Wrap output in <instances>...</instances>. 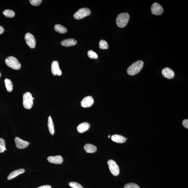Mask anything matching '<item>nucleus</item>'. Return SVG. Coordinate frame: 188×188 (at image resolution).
Returning <instances> with one entry per match:
<instances>
[{"label": "nucleus", "instance_id": "nucleus-7", "mask_svg": "<svg viewBox=\"0 0 188 188\" xmlns=\"http://www.w3.org/2000/svg\"><path fill=\"white\" fill-rule=\"evenodd\" d=\"M25 39L26 43L31 49L35 48L36 41L34 36L30 33H27L25 35Z\"/></svg>", "mask_w": 188, "mask_h": 188}, {"label": "nucleus", "instance_id": "nucleus-18", "mask_svg": "<svg viewBox=\"0 0 188 188\" xmlns=\"http://www.w3.org/2000/svg\"><path fill=\"white\" fill-rule=\"evenodd\" d=\"M84 149L86 152L90 153H94L97 150V148L95 146L89 143L85 145Z\"/></svg>", "mask_w": 188, "mask_h": 188}, {"label": "nucleus", "instance_id": "nucleus-29", "mask_svg": "<svg viewBox=\"0 0 188 188\" xmlns=\"http://www.w3.org/2000/svg\"><path fill=\"white\" fill-rule=\"evenodd\" d=\"M182 124L185 128L188 129V120L185 119L183 120L182 122Z\"/></svg>", "mask_w": 188, "mask_h": 188}, {"label": "nucleus", "instance_id": "nucleus-9", "mask_svg": "<svg viewBox=\"0 0 188 188\" xmlns=\"http://www.w3.org/2000/svg\"><path fill=\"white\" fill-rule=\"evenodd\" d=\"M16 146L19 149H24L28 147L29 143L27 141L21 139L18 137H16L15 138Z\"/></svg>", "mask_w": 188, "mask_h": 188}, {"label": "nucleus", "instance_id": "nucleus-5", "mask_svg": "<svg viewBox=\"0 0 188 188\" xmlns=\"http://www.w3.org/2000/svg\"><path fill=\"white\" fill-rule=\"evenodd\" d=\"M91 12L89 8H82L77 10L74 15V17L76 19L80 20L90 15Z\"/></svg>", "mask_w": 188, "mask_h": 188}, {"label": "nucleus", "instance_id": "nucleus-17", "mask_svg": "<svg viewBox=\"0 0 188 188\" xmlns=\"http://www.w3.org/2000/svg\"><path fill=\"white\" fill-rule=\"evenodd\" d=\"M25 172V169H19L14 171L8 175L7 179L8 180H10V179L15 178L19 175L23 174Z\"/></svg>", "mask_w": 188, "mask_h": 188}, {"label": "nucleus", "instance_id": "nucleus-31", "mask_svg": "<svg viewBox=\"0 0 188 188\" xmlns=\"http://www.w3.org/2000/svg\"><path fill=\"white\" fill-rule=\"evenodd\" d=\"M4 29L3 27L0 26V35L4 33Z\"/></svg>", "mask_w": 188, "mask_h": 188}, {"label": "nucleus", "instance_id": "nucleus-13", "mask_svg": "<svg viewBox=\"0 0 188 188\" xmlns=\"http://www.w3.org/2000/svg\"><path fill=\"white\" fill-rule=\"evenodd\" d=\"M47 159L48 161L55 164H62L63 161V158L61 155L50 156L48 157Z\"/></svg>", "mask_w": 188, "mask_h": 188}, {"label": "nucleus", "instance_id": "nucleus-21", "mask_svg": "<svg viewBox=\"0 0 188 188\" xmlns=\"http://www.w3.org/2000/svg\"><path fill=\"white\" fill-rule=\"evenodd\" d=\"M6 89L9 92H11L13 90V85L11 80L6 79L4 81Z\"/></svg>", "mask_w": 188, "mask_h": 188}, {"label": "nucleus", "instance_id": "nucleus-15", "mask_svg": "<svg viewBox=\"0 0 188 188\" xmlns=\"http://www.w3.org/2000/svg\"><path fill=\"white\" fill-rule=\"evenodd\" d=\"M90 126V124L88 122H83L77 126V130L80 133H83L89 129Z\"/></svg>", "mask_w": 188, "mask_h": 188}, {"label": "nucleus", "instance_id": "nucleus-26", "mask_svg": "<svg viewBox=\"0 0 188 188\" xmlns=\"http://www.w3.org/2000/svg\"><path fill=\"white\" fill-rule=\"evenodd\" d=\"M124 188H140L139 186L136 184L129 183L124 186Z\"/></svg>", "mask_w": 188, "mask_h": 188}, {"label": "nucleus", "instance_id": "nucleus-12", "mask_svg": "<svg viewBox=\"0 0 188 188\" xmlns=\"http://www.w3.org/2000/svg\"><path fill=\"white\" fill-rule=\"evenodd\" d=\"M162 73L163 76L167 79H172L175 77L174 72L172 69L168 67L163 69Z\"/></svg>", "mask_w": 188, "mask_h": 188}, {"label": "nucleus", "instance_id": "nucleus-11", "mask_svg": "<svg viewBox=\"0 0 188 188\" xmlns=\"http://www.w3.org/2000/svg\"><path fill=\"white\" fill-rule=\"evenodd\" d=\"M94 100L92 97L88 96L85 97L81 102V106L84 108L91 107L94 103Z\"/></svg>", "mask_w": 188, "mask_h": 188}, {"label": "nucleus", "instance_id": "nucleus-1", "mask_svg": "<svg viewBox=\"0 0 188 188\" xmlns=\"http://www.w3.org/2000/svg\"><path fill=\"white\" fill-rule=\"evenodd\" d=\"M144 65L142 60H138L132 64L128 68L127 71L128 74L133 76L137 74L140 71Z\"/></svg>", "mask_w": 188, "mask_h": 188}, {"label": "nucleus", "instance_id": "nucleus-4", "mask_svg": "<svg viewBox=\"0 0 188 188\" xmlns=\"http://www.w3.org/2000/svg\"><path fill=\"white\" fill-rule=\"evenodd\" d=\"M23 104L25 108L30 109L33 105V97L30 92H27L23 95Z\"/></svg>", "mask_w": 188, "mask_h": 188}, {"label": "nucleus", "instance_id": "nucleus-24", "mask_svg": "<svg viewBox=\"0 0 188 188\" xmlns=\"http://www.w3.org/2000/svg\"><path fill=\"white\" fill-rule=\"evenodd\" d=\"M6 149L5 143L4 139L0 138V153H3Z\"/></svg>", "mask_w": 188, "mask_h": 188}, {"label": "nucleus", "instance_id": "nucleus-8", "mask_svg": "<svg viewBox=\"0 0 188 188\" xmlns=\"http://www.w3.org/2000/svg\"><path fill=\"white\" fill-rule=\"evenodd\" d=\"M152 13L155 15H161L163 12V9L160 4L155 3L152 5L151 8Z\"/></svg>", "mask_w": 188, "mask_h": 188}, {"label": "nucleus", "instance_id": "nucleus-3", "mask_svg": "<svg viewBox=\"0 0 188 188\" xmlns=\"http://www.w3.org/2000/svg\"><path fill=\"white\" fill-rule=\"evenodd\" d=\"M5 62L8 67L13 69L18 70L21 68V65L20 62L14 56H8L6 59Z\"/></svg>", "mask_w": 188, "mask_h": 188}, {"label": "nucleus", "instance_id": "nucleus-22", "mask_svg": "<svg viewBox=\"0 0 188 188\" xmlns=\"http://www.w3.org/2000/svg\"><path fill=\"white\" fill-rule=\"evenodd\" d=\"M4 15L6 17L8 18H12L15 16V13L13 11V10H6L3 12Z\"/></svg>", "mask_w": 188, "mask_h": 188}, {"label": "nucleus", "instance_id": "nucleus-14", "mask_svg": "<svg viewBox=\"0 0 188 188\" xmlns=\"http://www.w3.org/2000/svg\"><path fill=\"white\" fill-rule=\"evenodd\" d=\"M77 41L75 39H73L63 40L61 42V45L65 47H70V46H74L77 44Z\"/></svg>", "mask_w": 188, "mask_h": 188}, {"label": "nucleus", "instance_id": "nucleus-10", "mask_svg": "<svg viewBox=\"0 0 188 188\" xmlns=\"http://www.w3.org/2000/svg\"><path fill=\"white\" fill-rule=\"evenodd\" d=\"M51 70L52 74L54 76L57 75L59 76L62 74V71L60 68L57 61H54L52 62Z\"/></svg>", "mask_w": 188, "mask_h": 188}, {"label": "nucleus", "instance_id": "nucleus-25", "mask_svg": "<svg viewBox=\"0 0 188 188\" xmlns=\"http://www.w3.org/2000/svg\"><path fill=\"white\" fill-rule=\"evenodd\" d=\"M88 56L90 58L92 59H96L98 58V55L96 52L92 50L88 51Z\"/></svg>", "mask_w": 188, "mask_h": 188}, {"label": "nucleus", "instance_id": "nucleus-34", "mask_svg": "<svg viewBox=\"0 0 188 188\" xmlns=\"http://www.w3.org/2000/svg\"><path fill=\"white\" fill-rule=\"evenodd\" d=\"M5 150H7V149H5Z\"/></svg>", "mask_w": 188, "mask_h": 188}, {"label": "nucleus", "instance_id": "nucleus-23", "mask_svg": "<svg viewBox=\"0 0 188 188\" xmlns=\"http://www.w3.org/2000/svg\"><path fill=\"white\" fill-rule=\"evenodd\" d=\"M99 48L101 49L106 50L108 48V45L107 42L105 40H101L99 43Z\"/></svg>", "mask_w": 188, "mask_h": 188}, {"label": "nucleus", "instance_id": "nucleus-32", "mask_svg": "<svg viewBox=\"0 0 188 188\" xmlns=\"http://www.w3.org/2000/svg\"><path fill=\"white\" fill-rule=\"evenodd\" d=\"M110 137H111V135H109V136H108V138H110Z\"/></svg>", "mask_w": 188, "mask_h": 188}, {"label": "nucleus", "instance_id": "nucleus-20", "mask_svg": "<svg viewBox=\"0 0 188 188\" xmlns=\"http://www.w3.org/2000/svg\"><path fill=\"white\" fill-rule=\"evenodd\" d=\"M54 30L60 33H65L67 32V29L62 25L57 24L54 27Z\"/></svg>", "mask_w": 188, "mask_h": 188}, {"label": "nucleus", "instance_id": "nucleus-28", "mask_svg": "<svg viewBox=\"0 0 188 188\" xmlns=\"http://www.w3.org/2000/svg\"><path fill=\"white\" fill-rule=\"evenodd\" d=\"M31 5L34 6H39L41 4L42 0H30L29 1Z\"/></svg>", "mask_w": 188, "mask_h": 188}, {"label": "nucleus", "instance_id": "nucleus-6", "mask_svg": "<svg viewBox=\"0 0 188 188\" xmlns=\"http://www.w3.org/2000/svg\"><path fill=\"white\" fill-rule=\"evenodd\" d=\"M107 163L111 174L114 176H117L120 174V170L117 163L113 160H109Z\"/></svg>", "mask_w": 188, "mask_h": 188}, {"label": "nucleus", "instance_id": "nucleus-30", "mask_svg": "<svg viewBox=\"0 0 188 188\" xmlns=\"http://www.w3.org/2000/svg\"><path fill=\"white\" fill-rule=\"evenodd\" d=\"M37 188H52L49 185H45L42 186L40 187Z\"/></svg>", "mask_w": 188, "mask_h": 188}, {"label": "nucleus", "instance_id": "nucleus-2", "mask_svg": "<svg viewBox=\"0 0 188 188\" xmlns=\"http://www.w3.org/2000/svg\"><path fill=\"white\" fill-rule=\"evenodd\" d=\"M129 19V15L127 13H120L116 19V24L120 28H124L127 25Z\"/></svg>", "mask_w": 188, "mask_h": 188}, {"label": "nucleus", "instance_id": "nucleus-27", "mask_svg": "<svg viewBox=\"0 0 188 188\" xmlns=\"http://www.w3.org/2000/svg\"><path fill=\"white\" fill-rule=\"evenodd\" d=\"M70 187L73 188H84L82 186L78 183L75 182H71L69 183Z\"/></svg>", "mask_w": 188, "mask_h": 188}, {"label": "nucleus", "instance_id": "nucleus-16", "mask_svg": "<svg viewBox=\"0 0 188 188\" xmlns=\"http://www.w3.org/2000/svg\"><path fill=\"white\" fill-rule=\"evenodd\" d=\"M112 140L118 143H123L125 142L126 138L125 137L119 134H114L111 137Z\"/></svg>", "mask_w": 188, "mask_h": 188}, {"label": "nucleus", "instance_id": "nucleus-33", "mask_svg": "<svg viewBox=\"0 0 188 188\" xmlns=\"http://www.w3.org/2000/svg\"><path fill=\"white\" fill-rule=\"evenodd\" d=\"M1 72H0V78H1Z\"/></svg>", "mask_w": 188, "mask_h": 188}, {"label": "nucleus", "instance_id": "nucleus-19", "mask_svg": "<svg viewBox=\"0 0 188 188\" xmlns=\"http://www.w3.org/2000/svg\"><path fill=\"white\" fill-rule=\"evenodd\" d=\"M48 126L50 134L52 135H54V124L52 118L50 116L48 117Z\"/></svg>", "mask_w": 188, "mask_h": 188}]
</instances>
